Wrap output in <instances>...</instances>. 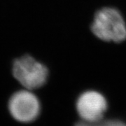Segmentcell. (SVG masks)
I'll return each instance as SVG.
<instances>
[{"instance_id": "obj_5", "label": "cell", "mask_w": 126, "mask_h": 126, "mask_svg": "<svg viewBox=\"0 0 126 126\" xmlns=\"http://www.w3.org/2000/svg\"><path fill=\"white\" fill-rule=\"evenodd\" d=\"M75 126H126V125L124 123L120 121L108 120V121H99L95 123L81 121L77 123Z\"/></svg>"}, {"instance_id": "obj_2", "label": "cell", "mask_w": 126, "mask_h": 126, "mask_svg": "<svg viewBox=\"0 0 126 126\" xmlns=\"http://www.w3.org/2000/svg\"><path fill=\"white\" fill-rule=\"evenodd\" d=\"M12 72L14 78L27 90L40 88L46 84L49 70L44 63L26 55L14 62Z\"/></svg>"}, {"instance_id": "obj_4", "label": "cell", "mask_w": 126, "mask_h": 126, "mask_svg": "<svg viewBox=\"0 0 126 126\" xmlns=\"http://www.w3.org/2000/svg\"><path fill=\"white\" fill-rule=\"evenodd\" d=\"M76 107L82 121L95 123L102 121L107 109V102L98 91L86 90L79 96Z\"/></svg>"}, {"instance_id": "obj_1", "label": "cell", "mask_w": 126, "mask_h": 126, "mask_svg": "<svg viewBox=\"0 0 126 126\" xmlns=\"http://www.w3.org/2000/svg\"><path fill=\"white\" fill-rule=\"evenodd\" d=\"M90 30L93 35L102 42L121 44L126 41V18L117 7L104 6L94 12Z\"/></svg>"}, {"instance_id": "obj_3", "label": "cell", "mask_w": 126, "mask_h": 126, "mask_svg": "<svg viewBox=\"0 0 126 126\" xmlns=\"http://www.w3.org/2000/svg\"><path fill=\"white\" fill-rule=\"evenodd\" d=\"M40 102L32 90L25 89L15 93L9 99V110L14 119L30 123L36 119L40 112Z\"/></svg>"}]
</instances>
